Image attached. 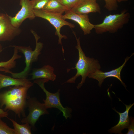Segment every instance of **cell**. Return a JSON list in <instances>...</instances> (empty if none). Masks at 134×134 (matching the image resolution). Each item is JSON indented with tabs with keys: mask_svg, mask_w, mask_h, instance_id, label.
I'll use <instances>...</instances> for the list:
<instances>
[{
	"mask_svg": "<svg viewBox=\"0 0 134 134\" xmlns=\"http://www.w3.org/2000/svg\"><path fill=\"white\" fill-rule=\"evenodd\" d=\"M73 33L77 41V45L75 46V48L78 50V59L75 67L67 69V71L68 72L71 69H76L77 72L74 76L63 83V84L66 83H75L76 79L81 76L82 77L81 81L77 86V88L79 89L85 83L86 78L88 75L97 70H100L101 66L97 59L86 56L81 46L80 38L79 37L77 38L75 33L74 32Z\"/></svg>",
	"mask_w": 134,
	"mask_h": 134,
	"instance_id": "cell-2",
	"label": "cell"
},
{
	"mask_svg": "<svg viewBox=\"0 0 134 134\" xmlns=\"http://www.w3.org/2000/svg\"><path fill=\"white\" fill-rule=\"evenodd\" d=\"M19 5L21 6V9L15 16L13 17L9 16L12 25L18 28H19L26 19L32 20L36 17L34 12L32 0H20Z\"/></svg>",
	"mask_w": 134,
	"mask_h": 134,
	"instance_id": "cell-8",
	"label": "cell"
},
{
	"mask_svg": "<svg viewBox=\"0 0 134 134\" xmlns=\"http://www.w3.org/2000/svg\"><path fill=\"white\" fill-rule=\"evenodd\" d=\"M129 0H117L118 2H120L123 1H127Z\"/></svg>",
	"mask_w": 134,
	"mask_h": 134,
	"instance_id": "cell-25",
	"label": "cell"
},
{
	"mask_svg": "<svg viewBox=\"0 0 134 134\" xmlns=\"http://www.w3.org/2000/svg\"><path fill=\"white\" fill-rule=\"evenodd\" d=\"M14 48L13 54L11 58L7 61L0 62V68L2 67L10 70L15 67L16 64V60L21 58L22 56L18 54V50Z\"/></svg>",
	"mask_w": 134,
	"mask_h": 134,
	"instance_id": "cell-18",
	"label": "cell"
},
{
	"mask_svg": "<svg viewBox=\"0 0 134 134\" xmlns=\"http://www.w3.org/2000/svg\"><path fill=\"white\" fill-rule=\"evenodd\" d=\"M2 14V17L0 20V41H11L20 34L21 30L12 25L8 14Z\"/></svg>",
	"mask_w": 134,
	"mask_h": 134,
	"instance_id": "cell-9",
	"label": "cell"
},
{
	"mask_svg": "<svg viewBox=\"0 0 134 134\" xmlns=\"http://www.w3.org/2000/svg\"><path fill=\"white\" fill-rule=\"evenodd\" d=\"M33 8L35 9H42L43 7L49 0H32Z\"/></svg>",
	"mask_w": 134,
	"mask_h": 134,
	"instance_id": "cell-22",
	"label": "cell"
},
{
	"mask_svg": "<svg viewBox=\"0 0 134 134\" xmlns=\"http://www.w3.org/2000/svg\"><path fill=\"white\" fill-rule=\"evenodd\" d=\"M132 53L130 57H127L125 59L124 62L118 68L109 71L103 72L100 70H97L89 74L88 77L90 78L95 79L98 82V85L101 87L104 79L108 77H114L118 79L122 84L126 88V86L122 80L121 77V72L126 62L130 58L134 55Z\"/></svg>",
	"mask_w": 134,
	"mask_h": 134,
	"instance_id": "cell-10",
	"label": "cell"
},
{
	"mask_svg": "<svg viewBox=\"0 0 134 134\" xmlns=\"http://www.w3.org/2000/svg\"><path fill=\"white\" fill-rule=\"evenodd\" d=\"M130 124L128 128V132L126 134H134V118L131 117L130 118Z\"/></svg>",
	"mask_w": 134,
	"mask_h": 134,
	"instance_id": "cell-23",
	"label": "cell"
},
{
	"mask_svg": "<svg viewBox=\"0 0 134 134\" xmlns=\"http://www.w3.org/2000/svg\"><path fill=\"white\" fill-rule=\"evenodd\" d=\"M8 111H5L0 107V118H8Z\"/></svg>",
	"mask_w": 134,
	"mask_h": 134,
	"instance_id": "cell-24",
	"label": "cell"
},
{
	"mask_svg": "<svg viewBox=\"0 0 134 134\" xmlns=\"http://www.w3.org/2000/svg\"><path fill=\"white\" fill-rule=\"evenodd\" d=\"M105 1L104 7L109 11H115L117 9L118 5L117 0H103Z\"/></svg>",
	"mask_w": 134,
	"mask_h": 134,
	"instance_id": "cell-20",
	"label": "cell"
},
{
	"mask_svg": "<svg viewBox=\"0 0 134 134\" xmlns=\"http://www.w3.org/2000/svg\"><path fill=\"white\" fill-rule=\"evenodd\" d=\"M130 18V13L125 9L120 14L106 16L102 23L94 25V29L97 34L106 32L114 33L127 24Z\"/></svg>",
	"mask_w": 134,
	"mask_h": 134,
	"instance_id": "cell-4",
	"label": "cell"
},
{
	"mask_svg": "<svg viewBox=\"0 0 134 134\" xmlns=\"http://www.w3.org/2000/svg\"><path fill=\"white\" fill-rule=\"evenodd\" d=\"M2 50L3 49L2 46L0 43V53L1 52Z\"/></svg>",
	"mask_w": 134,
	"mask_h": 134,
	"instance_id": "cell-26",
	"label": "cell"
},
{
	"mask_svg": "<svg viewBox=\"0 0 134 134\" xmlns=\"http://www.w3.org/2000/svg\"><path fill=\"white\" fill-rule=\"evenodd\" d=\"M32 33L34 35L35 40L36 46L34 50H33L30 46H25L11 45L10 47L16 48L19 52L22 53L24 56L26 66L23 71L19 73L12 72L9 69L3 68L2 71L10 73L13 77L15 78H27L33 63L37 61L38 56L41 53L43 47V44L38 42L40 38L36 33L31 30Z\"/></svg>",
	"mask_w": 134,
	"mask_h": 134,
	"instance_id": "cell-3",
	"label": "cell"
},
{
	"mask_svg": "<svg viewBox=\"0 0 134 134\" xmlns=\"http://www.w3.org/2000/svg\"><path fill=\"white\" fill-rule=\"evenodd\" d=\"M42 9L50 12L62 14L68 10L57 0H49Z\"/></svg>",
	"mask_w": 134,
	"mask_h": 134,
	"instance_id": "cell-16",
	"label": "cell"
},
{
	"mask_svg": "<svg viewBox=\"0 0 134 134\" xmlns=\"http://www.w3.org/2000/svg\"><path fill=\"white\" fill-rule=\"evenodd\" d=\"M97 0H80L71 9L73 12L80 14H86L90 13H101L99 5Z\"/></svg>",
	"mask_w": 134,
	"mask_h": 134,
	"instance_id": "cell-12",
	"label": "cell"
},
{
	"mask_svg": "<svg viewBox=\"0 0 134 134\" xmlns=\"http://www.w3.org/2000/svg\"><path fill=\"white\" fill-rule=\"evenodd\" d=\"M33 85L34 83L27 78L12 77L0 72V90L2 88L8 86H21L31 87Z\"/></svg>",
	"mask_w": 134,
	"mask_h": 134,
	"instance_id": "cell-14",
	"label": "cell"
},
{
	"mask_svg": "<svg viewBox=\"0 0 134 134\" xmlns=\"http://www.w3.org/2000/svg\"><path fill=\"white\" fill-rule=\"evenodd\" d=\"M68 10H70L78 3L80 0H57Z\"/></svg>",
	"mask_w": 134,
	"mask_h": 134,
	"instance_id": "cell-21",
	"label": "cell"
},
{
	"mask_svg": "<svg viewBox=\"0 0 134 134\" xmlns=\"http://www.w3.org/2000/svg\"><path fill=\"white\" fill-rule=\"evenodd\" d=\"M126 109L123 112H118L115 108H112L116 112L118 113L120 116L119 121L116 125L111 128L108 130V132L111 133H115L119 134H122V131L125 129L128 128L130 125V118L128 115L130 110L134 104L133 103L129 105L125 104Z\"/></svg>",
	"mask_w": 134,
	"mask_h": 134,
	"instance_id": "cell-13",
	"label": "cell"
},
{
	"mask_svg": "<svg viewBox=\"0 0 134 134\" xmlns=\"http://www.w3.org/2000/svg\"><path fill=\"white\" fill-rule=\"evenodd\" d=\"M34 11L36 17L46 20L55 28L56 30L55 34L58 37V43L62 45V52L64 54V50L62 44V40L63 38L66 39L67 37L61 34V29L64 26H68L71 28H74L75 27L74 25L64 19L62 14L50 12L43 9H34Z\"/></svg>",
	"mask_w": 134,
	"mask_h": 134,
	"instance_id": "cell-6",
	"label": "cell"
},
{
	"mask_svg": "<svg viewBox=\"0 0 134 134\" xmlns=\"http://www.w3.org/2000/svg\"><path fill=\"white\" fill-rule=\"evenodd\" d=\"M63 15V18L72 20L77 23L79 25L84 35L89 34L92 30L94 28V25L90 21L88 14L76 13L68 10L65 12Z\"/></svg>",
	"mask_w": 134,
	"mask_h": 134,
	"instance_id": "cell-11",
	"label": "cell"
},
{
	"mask_svg": "<svg viewBox=\"0 0 134 134\" xmlns=\"http://www.w3.org/2000/svg\"><path fill=\"white\" fill-rule=\"evenodd\" d=\"M0 118V134H15L14 130L9 127Z\"/></svg>",
	"mask_w": 134,
	"mask_h": 134,
	"instance_id": "cell-19",
	"label": "cell"
},
{
	"mask_svg": "<svg viewBox=\"0 0 134 134\" xmlns=\"http://www.w3.org/2000/svg\"><path fill=\"white\" fill-rule=\"evenodd\" d=\"M54 68L49 65L44 66L39 68H34L31 74L32 80L43 79L54 81L56 76L54 73Z\"/></svg>",
	"mask_w": 134,
	"mask_h": 134,
	"instance_id": "cell-15",
	"label": "cell"
},
{
	"mask_svg": "<svg viewBox=\"0 0 134 134\" xmlns=\"http://www.w3.org/2000/svg\"><path fill=\"white\" fill-rule=\"evenodd\" d=\"M49 81L47 79H35L34 81V83L37 84L46 94L45 99L43 100L45 106L47 109L52 108H57L62 112L63 116L66 119H67L68 118H70L72 117L71 113L72 110L69 107H64L62 104L60 97V90H58L56 93H52L48 91L45 89L44 84Z\"/></svg>",
	"mask_w": 134,
	"mask_h": 134,
	"instance_id": "cell-5",
	"label": "cell"
},
{
	"mask_svg": "<svg viewBox=\"0 0 134 134\" xmlns=\"http://www.w3.org/2000/svg\"><path fill=\"white\" fill-rule=\"evenodd\" d=\"M26 106L29 111L28 115L21 120L22 123H28L34 130H36L35 124L41 115L49 114L44 103H41L35 97L28 96Z\"/></svg>",
	"mask_w": 134,
	"mask_h": 134,
	"instance_id": "cell-7",
	"label": "cell"
},
{
	"mask_svg": "<svg viewBox=\"0 0 134 134\" xmlns=\"http://www.w3.org/2000/svg\"><path fill=\"white\" fill-rule=\"evenodd\" d=\"M30 87L24 86H14L7 90L0 92V106H4L5 111L11 110L20 118L22 115L26 116L24 112L28 97L27 92Z\"/></svg>",
	"mask_w": 134,
	"mask_h": 134,
	"instance_id": "cell-1",
	"label": "cell"
},
{
	"mask_svg": "<svg viewBox=\"0 0 134 134\" xmlns=\"http://www.w3.org/2000/svg\"><path fill=\"white\" fill-rule=\"evenodd\" d=\"M12 122L14 127L15 134H31V126L28 123L18 124L13 119L8 118Z\"/></svg>",
	"mask_w": 134,
	"mask_h": 134,
	"instance_id": "cell-17",
	"label": "cell"
},
{
	"mask_svg": "<svg viewBox=\"0 0 134 134\" xmlns=\"http://www.w3.org/2000/svg\"><path fill=\"white\" fill-rule=\"evenodd\" d=\"M2 13H1L0 14V20L2 18Z\"/></svg>",
	"mask_w": 134,
	"mask_h": 134,
	"instance_id": "cell-27",
	"label": "cell"
}]
</instances>
